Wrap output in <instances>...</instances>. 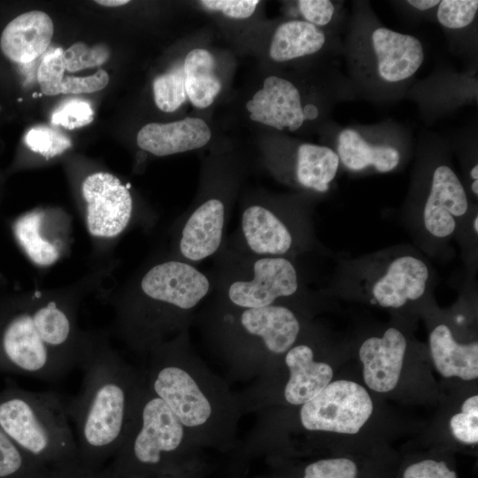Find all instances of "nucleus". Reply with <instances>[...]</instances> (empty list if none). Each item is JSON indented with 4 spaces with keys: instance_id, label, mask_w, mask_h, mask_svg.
Returning a JSON list of instances; mask_svg holds the SVG:
<instances>
[{
    "instance_id": "15",
    "label": "nucleus",
    "mask_w": 478,
    "mask_h": 478,
    "mask_svg": "<svg viewBox=\"0 0 478 478\" xmlns=\"http://www.w3.org/2000/svg\"><path fill=\"white\" fill-rule=\"evenodd\" d=\"M225 208L219 199H209L189 216L182 229L180 251L189 260L199 261L212 255L222 240Z\"/></svg>"
},
{
    "instance_id": "1",
    "label": "nucleus",
    "mask_w": 478,
    "mask_h": 478,
    "mask_svg": "<svg viewBox=\"0 0 478 478\" xmlns=\"http://www.w3.org/2000/svg\"><path fill=\"white\" fill-rule=\"evenodd\" d=\"M81 370V389L66 405L81 468L96 474L112 460L133 421L132 381L127 368L106 350L92 351Z\"/></svg>"
},
{
    "instance_id": "35",
    "label": "nucleus",
    "mask_w": 478,
    "mask_h": 478,
    "mask_svg": "<svg viewBox=\"0 0 478 478\" xmlns=\"http://www.w3.org/2000/svg\"><path fill=\"white\" fill-rule=\"evenodd\" d=\"M108 82L109 75L104 69H98L96 73L87 77L66 76L62 81L61 93H93L104 89Z\"/></svg>"
},
{
    "instance_id": "12",
    "label": "nucleus",
    "mask_w": 478,
    "mask_h": 478,
    "mask_svg": "<svg viewBox=\"0 0 478 478\" xmlns=\"http://www.w3.org/2000/svg\"><path fill=\"white\" fill-rule=\"evenodd\" d=\"M372 46L379 76L389 82L410 78L424 60L423 47L418 38L386 27L373 32Z\"/></svg>"
},
{
    "instance_id": "28",
    "label": "nucleus",
    "mask_w": 478,
    "mask_h": 478,
    "mask_svg": "<svg viewBox=\"0 0 478 478\" xmlns=\"http://www.w3.org/2000/svg\"><path fill=\"white\" fill-rule=\"evenodd\" d=\"M25 141L33 151L46 158L61 154L72 145L71 140L63 133L44 126L31 128Z\"/></svg>"
},
{
    "instance_id": "2",
    "label": "nucleus",
    "mask_w": 478,
    "mask_h": 478,
    "mask_svg": "<svg viewBox=\"0 0 478 478\" xmlns=\"http://www.w3.org/2000/svg\"><path fill=\"white\" fill-rule=\"evenodd\" d=\"M66 399L31 391L7 379L0 390V426L47 473L57 478L88 474L81 466Z\"/></svg>"
},
{
    "instance_id": "6",
    "label": "nucleus",
    "mask_w": 478,
    "mask_h": 478,
    "mask_svg": "<svg viewBox=\"0 0 478 478\" xmlns=\"http://www.w3.org/2000/svg\"><path fill=\"white\" fill-rule=\"evenodd\" d=\"M253 272L251 280L230 285L228 297L235 305L246 309L268 306L279 297L293 295L298 288L296 268L285 258H261L254 263Z\"/></svg>"
},
{
    "instance_id": "16",
    "label": "nucleus",
    "mask_w": 478,
    "mask_h": 478,
    "mask_svg": "<svg viewBox=\"0 0 478 478\" xmlns=\"http://www.w3.org/2000/svg\"><path fill=\"white\" fill-rule=\"evenodd\" d=\"M247 110L276 122L281 130L289 127V131L297 130L305 117L298 89L288 80L267 77L263 89L246 103Z\"/></svg>"
},
{
    "instance_id": "24",
    "label": "nucleus",
    "mask_w": 478,
    "mask_h": 478,
    "mask_svg": "<svg viewBox=\"0 0 478 478\" xmlns=\"http://www.w3.org/2000/svg\"><path fill=\"white\" fill-rule=\"evenodd\" d=\"M339 158L332 149L312 143H303L297 149L296 175L305 188L319 192L328 189L335 179Z\"/></svg>"
},
{
    "instance_id": "32",
    "label": "nucleus",
    "mask_w": 478,
    "mask_h": 478,
    "mask_svg": "<svg viewBox=\"0 0 478 478\" xmlns=\"http://www.w3.org/2000/svg\"><path fill=\"white\" fill-rule=\"evenodd\" d=\"M451 432L456 439L469 444L478 442V396L464 401L461 412L453 415L450 421Z\"/></svg>"
},
{
    "instance_id": "31",
    "label": "nucleus",
    "mask_w": 478,
    "mask_h": 478,
    "mask_svg": "<svg viewBox=\"0 0 478 478\" xmlns=\"http://www.w3.org/2000/svg\"><path fill=\"white\" fill-rule=\"evenodd\" d=\"M477 10L476 0H443L438 4L436 17L443 27L459 29L473 22Z\"/></svg>"
},
{
    "instance_id": "42",
    "label": "nucleus",
    "mask_w": 478,
    "mask_h": 478,
    "mask_svg": "<svg viewBox=\"0 0 478 478\" xmlns=\"http://www.w3.org/2000/svg\"><path fill=\"white\" fill-rule=\"evenodd\" d=\"M65 478H100V476L97 473H96V474H80L67 476Z\"/></svg>"
},
{
    "instance_id": "30",
    "label": "nucleus",
    "mask_w": 478,
    "mask_h": 478,
    "mask_svg": "<svg viewBox=\"0 0 478 478\" xmlns=\"http://www.w3.org/2000/svg\"><path fill=\"white\" fill-rule=\"evenodd\" d=\"M64 50L57 48L44 55L38 72L37 80L44 95L56 96L61 93L66 66Z\"/></svg>"
},
{
    "instance_id": "7",
    "label": "nucleus",
    "mask_w": 478,
    "mask_h": 478,
    "mask_svg": "<svg viewBox=\"0 0 478 478\" xmlns=\"http://www.w3.org/2000/svg\"><path fill=\"white\" fill-rule=\"evenodd\" d=\"M141 287L149 297L181 309H190L210 289L207 277L194 266L181 261H167L150 269Z\"/></svg>"
},
{
    "instance_id": "39",
    "label": "nucleus",
    "mask_w": 478,
    "mask_h": 478,
    "mask_svg": "<svg viewBox=\"0 0 478 478\" xmlns=\"http://www.w3.org/2000/svg\"><path fill=\"white\" fill-rule=\"evenodd\" d=\"M407 3L420 11L429 10L439 4V0H409Z\"/></svg>"
},
{
    "instance_id": "25",
    "label": "nucleus",
    "mask_w": 478,
    "mask_h": 478,
    "mask_svg": "<svg viewBox=\"0 0 478 478\" xmlns=\"http://www.w3.org/2000/svg\"><path fill=\"white\" fill-rule=\"evenodd\" d=\"M42 213L32 211L19 217L13 224V233L20 247L36 265L50 266L55 263L59 252L58 248L41 235Z\"/></svg>"
},
{
    "instance_id": "13",
    "label": "nucleus",
    "mask_w": 478,
    "mask_h": 478,
    "mask_svg": "<svg viewBox=\"0 0 478 478\" xmlns=\"http://www.w3.org/2000/svg\"><path fill=\"white\" fill-rule=\"evenodd\" d=\"M53 31V22L47 13L29 11L5 26L0 37V49L12 62L30 63L46 50Z\"/></svg>"
},
{
    "instance_id": "22",
    "label": "nucleus",
    "mask_w": 478,
    "mask_h": 478,
    "mask_svg": "<svg viewBox=\"0 0 478 478\" xmlns=\"http://www.w3.org/2000/svg\"><path fill=\"white\" fill-rule=\"evenodd\" d=\"M326 37L318 27L303 20H290L275 30L269 49L270 57L285 62L319 51Z\"/></svg>"
},
{
    "instance_id": "3",
    "label": "nucleus",
    "mask_w": 478,
    "mask_h": 478,
    "mask_svg": "<svg viewBox=\"0 0 478 478\" xmlns=\"http://www.w3.org/2000/svg\"><path fill=\"white\" fill-rule=\"evenodd\" d=\"M138 427L131 426L110 461L98 474L117 478L131 463L156 466L165 454L174 451L183 438V425L159 397L146 398L139 408Z\"/></svg>"
},
{
    "instance_id": "9",
    "label": "nucleus",
    "mask_w": 478,
    "mask_h": 478,
    "mask_svg": "<svg viewBox=\"0 0 478 478\" xmlns=\"http://www.w3.org/2000/svg\"><path fill=\"white\" fill-rule=\"evenodd\" d=\"M467 209V196L456 173L447 166H437L423 209L427 231L436 238L450 236L456 229V219Z\"/></svg>"
},
{
    "instance_id": "18",
    "label": "nucleus",
    "mask_w": 478,
    "mask_h": 478,
    "mask_svg": "<svg viewBox=\"0 0 478 478\" xmlns=\"http://www.w3.org/2000/svg\"><path fill=\"white\" fill-rule=\"evenodd\" d=\"M241 323L248 333L261 337L266 347L277 354L293 345L300 328L292 311L273 305L246 309L241 316Z\"/></svg>"
},
{
    "instance_id": "29",
    "label": "nucleus",
    "mask_w": 478,
    "mask_h": 478,
    "mask_svg": "<svg viewBox=\"0 0 478 478\" xmlns=\"http://www.w3.org/2000/svg\"><path fill=\"white\" fill-rule=\"evenodd\" d=\"M66 70L77 72L82 69L99 66L110 57L109 48L103 43L89 47L78 42L63 53Z\"/></svg>"
},
{
    "instance_id": "43",
    "label": "nucleus",
    "mask_w": 478,
    "mask_h": 478,
    "mask_svg": "<svg viewBox=\"0 0 478 478\" xmlns=\"http://www.w3.org/2000/svg\"><path fill=\"white\" fill-rule=\"evenodd\" d=\"M471 177L473 180H478V166L474 165L470 172Z\"/></svg>"
},
{
    "instance_id": "19",
    "label": "nucleus",
    "mask_w": 478,
    "mask_h": 478,
    "mask_svg": "<svg viewBox=\"0 0 478 478\" xmlns=\"http://www.w3.org/2000/svg\"><path fill=\"white\" fill-rule=\"evenodd\" d=\"M242 230L249 248L257 254L280 257L292 246L293 238L287 226L260 205H251L243 212Z\"/></svg>"
},
{
    "instance_id": "8",
    "label": "nucleus",
    "mask_w": 478,
    "mask_h": 478,
    "mask_svg": "<svg viewBox=\"0 0 478 478\" xmlns=\"http://www.w3.org/2000/svg\"><path fill=\"white\" fill-rule=\"evenodd\" d=\"M428 278V267L422 259L402 255L390 260L374 276L367 289L381 306L399 308L424 295Z\"/></svg>"
},
{
    "instance_id": "14",
    "label": "nucleus",
    "mask_w": 478,
    "mask_h": 478,
    "mask_svg": "<svg viewBox=\"0 0 478 478\" xmlns=\"http://www.w3.org/2000/svg\"><path fill=\"white\" fill-rule=\"evenodd\" d=\"M211 130L199 118L187 117L169 123H149L137 134L138 146L156 156H167L204 146Z\"/></svg>"
},
{
    "instance_id": "40",
    "label": "nucleus",
    "mask_w": 478,
    "mask_h": 478,
    "mask_svg": "<svg viewBox=\"0 0 478 478\" xmlns=\"http://www.w3.org/2000/svg\"><path fill=\"white\" fill-rule=\"evenodd\" d=\"M305 120H315L319 116V110L316 105L307 104L303 107Z\"/></svg>"
},
{
    "instance_id": "23",
    "label": "nucleus",
    "mask_w": 478,
    "mask_h": 478,
    "mask_svg": "<svg viewBox=\"0 0 478 478\" xmlns=\"http://www.w3.org/2000/svg\"><path fill=\"white\" fill-rule=\"evenodd\" d=\"M182 67L187 97L197 108L210 106L221 89L212 55L206 50L194 49L187 54Z\"/></svg>"
},
{
    "instance_id": "10",
    "label": "nucleus",
    "mask_w": 478,
    "mask_h": 478,
    "mask_svg": "<svg viewBox=\"0 0 478 478\" xmlns=\"http://www.w3.org/2000/svg\"><path fill=\"white\" fill-rule=\"evenodd\" d=\"M152 389L183 426L196 427L206 422L212 408L193 378L175 366H164L155 373Z\"/></svg>"
},
{
    "instance_id": "33",
    "label": "nucleus",
    "mask_w": 478,
    "mask_h": 478,
    "mask_svg": "<svg viewBox=\"0 0 478 478\" xmlns=\"http://www.w3.org/2000/svg\"><path fill=\"white\" fill-rule=\"evenodd\" d=\"M94 120V111L85 100L73 98L66 101L53 112L51 122L66 129L81 127Z\"/></svg>"
},
{
    "instance_id": "41",
    "label": "nucleus",
    "mask_w": 478,
    "mask_h": 478,
    "mask_svg": "<svg viewBox=\"0 0 478 478\" xmlns=\"http://www.w3.org/2000/svg\"><path fill=\"white\" fill-rule=\"evenodd\" d=\"M96 3L103 6L117 7V6L127 4L129 3V1L127 0H96Z\"/></svg>"
},
{
    "instance_id": "17",
    "label": "nucleus",
    "mask_w": 478,
    "mask_h": 478,
    "mask_svg": "<svg viewBox=\"0 0 478 478\" xmlns=\"http://www.w3.org/2000/svg\"><path fill=\"white\" fill-rule=\"evenodd\" d=\"M286 365L289 380L284 396L292 405H304L321 392L333 378L332 367L313 359V351L307 345H297L289 350Z\"/></svg>"
},
{
    "instance_id": "26",
    "label": "nucleus",
    "mask_w": 478,
    "mask_h": 478,
    "mask_svg": "<svg viewBox=\"0 0 478 478\" xmlns=\"http://www.w3.org/2000/svg\"><path fill=\"white\" fill-rule=\"evenodd\" d=\"M0 478H57L27 455L0 426Z\"/></svg>"
},
{
    "instance_id": "11",
    "label": "nucleus",
    "mask_w": 478,
    "mask_h": 478,
    "mask_svg": "<svg viewBox=\"0 0 478 478\" xmlns=\"http://www.w3.org/2000/svg\"><path fill=\"white\" fill-rule=\"evenodd\" d=\"M405 350V337L394 328H388L381 337L367 338L358 353L366 384L377 392L392 390L401 374Z\"/></svg>"
},
{
    "instance_id": "27",
    "label": "nucleus",
    "mask_w": 478,
    "mask_h": 478,
    "mask_svg": "<svg viewBox=\"0 0 478 478\" xmlns=\"http://www.w3.org/2000/svg\"><path fill=\"white\" fill-rule=\"evenodd\" d=\"M153 94L159 110L172 112L187 99L183 67L176 66L153 81Z\"/></svg>"
},
{
    "instance_id": "5",
    "label": "nucleus",
    "mask_w": 478,
    "mask_h": 478,
    "mask_svg": "<svg viewBox=\"0 0 478 478\" xmlns=\"http://www.w3.org/2000/svg\"><path fill=\"white\" fill-rule=\"evenodd\" d=\"M87 203V227L95 236L113 237L127 226L132 213V197L120 181L109 173L98 172L83 181Z\"/></svg>"
},
{
    "instance_id": "45",
    "label": "nucleus",
    "mask_w": 478,
    "mask_h": 478,
    "mask_svg": "<svg viewBox=\"0 0 478 478\" xmlns=\"http://www.w3.org/2000/svg\"><path fill=\"white\" fill-rule=\"evenodd\" d=\"M473 228L475 234L478 233V216L476 215L473 221Z\"/></svg>"
},
{
    "instance_id": "37",
    "label": "nucleus",
    "mask_w": 478,
    "mask_h": 478,
    "mask_svg": "<svg viewBox=\"0 0 478 478\" xmlns=\"http://www.w3.org/2000/svg\"><path fill=\"white\" fill-rule=\"evenodd\" d=\"M297 4L306 22L316 27L328 24L335 11L329 0H300Z\"/></svg>"
},
{
    "instance_id": "38",
    "label": "nucleus",
    "mask_w": 478,
    "mask_h": 478,
    "mask_svg": "<svg viewBox=\"0 0 478 478\" xmlns=\"http://www.w3.org/2000/svg\"><path fill=\"white\" fill-rule=\"evenodd\" d=\"M404 478H457L456 473L449 469L443 461L426 459L409 466Z\"/></svg>"
},
{
    "instance_id": "34",
    "label": "nucleus",
    "mask_w": 478,
    "mask_h": 478,
    "mask_svg": "<svg viewBox=\"0 0 478 478\" xmlns=\"http://www.w3.org/2000/svg\"><path fill=\"white\" fill-rule=\"evenodd\" d=\"M356 464L349 459H321L310 464L304 478H356Z\"/></svg>"
},
{
    "instance_id": "36",
    "label": "nucleus",
    "mask_w": 478,
    "mask_h": 478,
    "mask_svg": "<svg viewBox=\"0 0 478 478\" xmlns=\"http://www.w3.org/2000/svg\"><path fill=\"white\" fill-rule=\"evenodd\" d=\"M203 6L209 10L220 11L234 19H246L253 14L258 0H204Z\"/></svg>"
},
{
    "instance_id": "4",
    "label": "nucleus",
    "mask_w": 478,
    "mask_h": 478,
    "mask_svg": "<svg viewBox=\"0 0 478 478\" xmlns=\"http://www.w3.org/2000/svg\"><path fill=\"white\" fill-rule=\"evenodd\" d=\"M374 410L365 388L346 380L330 382L305 403L300 412L302 425L308 430L356 434Z\"/></svg>"
},
{
    "instance_id": "21",
    "label": "nucleus",
    "mask_w": 478,
    "mask_h": 478,
    "mask_svg": "<svg viewBox=\"0 0 478 478\" xmlns=\"http://www.w3.org/2000/svg\"><path fill=\"white\" fill-rule=\"evenodd\" d=\"M336 153L343 166L353 171L372 166L378 172L387 173L397 166L400 158L396 148L388 145H371L358 131L351 128L340 132Z\"/></svg>"
},
{
    "instance_id": "20",
    "label": "nucleus",
    "mask_w": 478,
    "mask_h": 478,
    "mask_svg": "<svg viewBox=\"0 0 478 478\" xmlns=\"http://www.w3.org/2000/svg\"><path fill=\"white\" fill-rule=\"evenodd\" d=\"M429 348L433 362L443 376L465 381L478 377L477 342L459 343L449 327L441 324L429 335Z\"/></svg>"
},
{
    "instance_id": "44",
    "label": "nucleus",
    "mask_w": 478,
    "mask_h": 478,
    "mask_svg": "<svg viewBox=\"0 0 478 478\" xmlns=\"http://www.w3.org/2000/svg\"><path fill=\"white\" fill-rule=\"evenodd\" d=\"M471 189H472L473 194L475 197H477V195H478V180L473 181V182L471 184Z\"/></svg>"
}]
</instances>
